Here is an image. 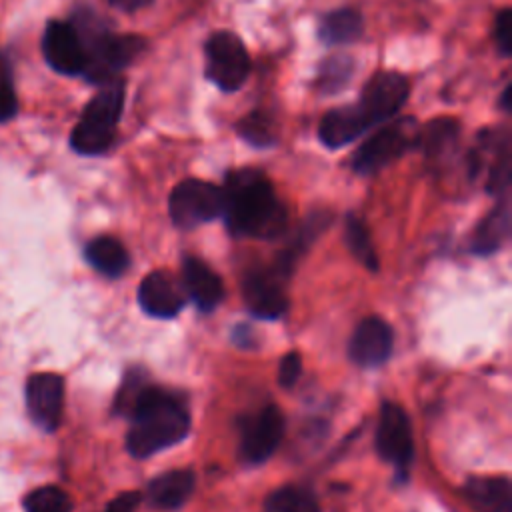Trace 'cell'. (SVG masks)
Here are the masks:
<instances>
[{
  "label": "cell",
  "instance_id": "4dcf8cb0",
  "mask_svg": "<svg viewBox=\"0 0 512 512\" xmlns=\"http://www.w3.org/2000/svg\"><path fill=\"white\" fill-rule=\"evenodd\" d=\"M494 44L502 56L512 54V10L502 8L494 18Z\"/></svg>",
  "mask_w": 512,
  "mask_h": 512
},
{
  "label": "cell",
  "instance_id": "44dd1931",
  "mask_svg": "<svg viewBox=\"0 0 512 512\" xmlns=\"http://www.w3.org/2000/svg\"><path fill=\"white\" fill-rule=\"evenodd\" d=\"M194 482L192 470H168L148 484L146 500L154 508L176 510L190 498Z\"/></svg>",
  "mask_w": 512,
  "mask_h": 512
},
{
  "label": "cell",
  "instance_id": "f546056e",
  "mask_svg": "<svg viewBox=\"0 0 512 512\" xmlns=\"http://www.w3.org/2000/svg\"><path fill=\"white\" fill-rule=\"evenodd\" d=\"M16 110H18V100L10 80V66L6 58L0 54V122H8L10 118H14Z\"/></svg>",
  "mask_w": 512,
  "mask_h": 512
},
{
  "label": "cell",
  "instance_id": "30bf717a",
  "mask_svg": "<svg viewBox=\"0 0 512 512\" xmlns=\"http://www.w3.org/2000/svg\"><path fill=\"white\" fill-rule=\"evenodd\" d=\"M284 436V416L276 406H264L240 424V456L248 464L268 460Z\"/></svg>",
  "mask_w": 512,
  "mask_h": 512
},
{
  "label": "cell",
  "instance_id": "484cf974",
  "mask_svg": "<svg viewBox=\"0 0 512 512\" xmlns=\"http://www.w3.org/2000/svg\"><path fill=\"white\" fill-rule=\"evenodd\" d=\"M354 72V60L348 54H330L318 66V90L322 94H334L342 90Z\"/></svg>",
  "mask_w": 512,
  "mask_h": 512
},
{
  "label": "cell",
  "instance_id": "4fadbf2b",
  "mask_svg": "<svg viewBox=\"0 0 512 512\" xmlns=\"http://www.w3.org/2000/svg\"><path fill=\"white\" fill-rule=\"evenodd\" d=\"M42 54L52 70L64 76H82L86 54L72 22L50 20L42 36Z\"/></svg>",
  "mask_w": 512,
  "mask_h": 512
},
{
  "label": "cell",
  "instance_id": "6da1fadb",
  "mask_svg": "<svg viewBox=\"0 0 512 512\" xmlns=\"http://www.w3.org/2000/svg\"><path fill=\"white\" fill-rule=\"evenodd\" d=\"M224 220L232 234L274 238L286 230L288 212L270 180L256 168L232 170L224 178Z\"/></svg>",
  "mask_w": 512,
  "mask_h": 512
},
{
  "label": "cell",
  "instance_id": "52a82bcc",
  "mask_svg": "<svg viewBox=\"0 0 512 512\" xmlns=\"http://www.w3.org/2000/svg\"><path fill=\"white\" fill-rule=\"evenodd\" d=\"M168 212L172 222L182 228L190 230L200 224L212 222L222 216L224 212V192L220 186L198 180L186 178L174 186L168 198Z\"/></svg>",
  "mask_w": 512,
  "mask_h": 512
},
{
  "label": "cell",
  "instance_id": "5b68a950",
  "mask_svg": "<svg viewBox=\"0 0 512 512\" xmlns=\"http://www.w3.org/2000/svg\"><path fill=\"white\" fill-rule=\"evenodd\" d=\"M420 126L412 116H402L396 120L384 122L380 130L370 134L352 154V168L362 176L376 174L384 166L392 164L408 150H414L418 144Z\"/></svg>",
  "mask_w": 512,
  "mask_h": 512
},
{
  "label": "cell",
  "instance_id": "2e32d148",
  "mask_svg": "<svg viewBox=\"0 0 512 512\" xmlns=\"http://www.w3.org/2000/svg\"><path fill=\"white\" fill-rule=\"evenodd\" d=\"M392 328L378 316L364 318L348 344V356L352 362L364 368L380 366L388 360L392 352Z\"/></svg>",
  "mask_w": 512,
  "mask_h": 512
},
{
  "label": "cell",
  "instance_id": "5bb4252c",
  "mask_svg": "<svg viewBox=\"0 0 512 512\" xmlns=\"http://www.w3.org/2000/svg\"><path fill=\"white\" fill-rule=\"evenodd\" d=\"M28 414L44 430L58 428L64 408V380L54 372L32 374L26 382Z\"/></svg>",
  "mask_w": 512,
  "mask_h": 512
},
{
  "label": "cell",
  "instance_id": "83f0119b",
  "mask_svg": "<svg viewBox=\"0 0 512 512\" xmlns=\"http://www.w3.org/2000/svg\"><path fill=\"white\" fill-rule=\"evenodd\" d=\"M344 238H346V246L350 248V252L370 270L378 268V256L374 252L372 240H370V232L366 228V224L356 218L354 214L346 216V226H344Z\"/></svg>",
  "mask_w": 512,
  "mask_h": 512
},
{
  "label": "cell",
  "instance_id": "ac0fdd59",
  "mask_svg": "<svg viewBox=\"0 0 512 512\" xmlns=\"http://www.w3.org/2000/svg\"><path fill=\"white\" fill-rule=\"evenodd\" d=\"M368 128L366 120L358 112L356 104H344L328 110L320 124H318V138L320 142L330 148H344L346 144H352L358 136H362Z\"/></svg>",
  "mask_w": 512,
  "mask_h": 512
},
{
  "label": "cell",
  "instance_id": "603a6c76",
  "mask_svg": "<svg viewBox=\"0 0 512 512\" xmlns=\"http://www.w3.org/2000/svg\"><path fill=\"white\" fill-rule=\"evenodd\" d=\"M364 32V18L356 8H336L328 12L318 26V38L328 46L356 42Z\"/></svg>",
  "mask_w": 512,
  "mask_h": 512
},
{
  "label": "cell",
  "instance_id": "7402d4cb",
  "mask_svg": "<svg viewBox=\"0 0 512 512\" xmlns=\"http://www.w3.org/2000/svg\"><path fill=\"white\" fill-rule=\"evenodd\" d=\"M510 232V202L508 194L500 196L498 204L482 218L474 236H472V252L490 254L502 246Z\"/></svg>",
  "mask_w": 512,
  "mask_h": 512
},
{
  "label": "cell",
  "instance_id": "9a60e30c",
  "mask_svg": "<svg viewBox=\"0 0 512 512\" xmlns=\"http://www.w3.org/2000/svg\"><path fill=\"white\" fill-rule=\"evenodd\" d=\"M140 308L154 318H172L186 304V290L168 270H154L138 286Z\"/></svg>",
  "mask_w": 512,
  "mask_h": 512
},
{
  "label": "cell",
  "instance_id": "4316f807",
  "mask_svg": "<svg viewBox=\"0 0 512 512\" xmlns=\"http://www.w3.org/2000/svg\"><path fill=\"white\" fill-rule=\"evenodd\" d=\"M236 132L242 140L256 148H268L276 142V126L274 118L264 110H252L238 124Z\"/></svg>",
  "mask_w": 512,
  "mask_h": 512
},
{
  "label": "cell",
  "instance_id": "7a4b0ae2",
  "mask_svg": "<svg viewBox=\"0 0 512 512\" xmlns=\"http://www.w3.org/2000/svg\"><path fill=\"white\" fill-rule=\"evenodd\" d=\"M132 426L126 434V448L134 458H148L178 444L190 432L188 410L176 396L146 384L128 416Z\"/></svg>",
  "mask_w": 512,
  "mask_h": 512
},
{
  "label": "cell",
  "instance_id": "cb8c5ba5",
  "mask_svg": "<svg viewBox=\"0 0 512 512\" xmlns=\"http://www.w3.org/2000/svg\"><path fill=\"white\" fill-rule=\"evenodd\" d=\"M88 264L108 278H118L126 272L130 256L120 240L112 236H98L84 248Z\"/></svg>",
  "mask_w": 512,
  "mask_h": 512
},
{
  "label": "cell",
  "instance_id": "d4e9b609",
  "mask_svg": "<svg viewBox=\"0 0 512 512\" xmlns=\"http://www.w3.org/2000/svg\"><path fill=\"white\" fill-rule=\"evenodd\" d=\"M264 512H320V504L308 488L282 486L268 494Z\"/></svg>",
  "mask_w": 512,
  "mask_h": 512
},
{
  "label": "cell",
  "instance_id": "d6986e66",
  "mask_svg": "<svg viewBox=\"0 0 512 512\" xmlns=\"http://www.w3.org/2000/svg\"><path fill=\"white\" fill-rule=\"evenodd\" d=\"M462 494L476 512H512V484L506 476H470Z\"/></svg>",
  "mask_w": 512,
  "mask_h": 512
},
{
  "label": "cell",
  "instance_id": "836d02e7",
  "mask_svg": "<svg viewBox=\"0 0 512 512\" xmlns=\"http://www.w3.org/2000/svg\"><path fill=\"white\" fill-rule=\"evenodd\" d=\"M108 2L122 12H136L150 6L154 0H108Z\"/></svg>",
  "mask_w": 512,
  "mask_h": 512
},
{
  "label": "cell",
  "instance_id": "f1b7e54d",
  "mask_svg": "<svg viewBox=\"0 0 512 512\" xmlns=\"http://www.w3.org/2000/svg\"><path fill=\"white\" fill-rule=\"evenodd\" d=\"M26 512H72L70 496L58 486H42L26 494Z\"/></svg>",
  "mask_w": 512,
  "mask_h": 512
},
{
  "label": "cell",
  "instance_id": "1f68e13d",
  "mask_svg": "<svg viewBox=\"0 0 512 512\" xmlns=\"http://www.w3.org/2000/svg\"><path fill=\"white\" fill-rule=\"evenodd\" d=\"M302 374V358L298 352H288L282 362H280V370H278V380L284 388H290L296 384V380Z\"/></svg>",
  "mask_w": 512,
  "mask_h": 512
},
{
  "label": "cell",
  "instance_id": "d6a6232c",
  "mask_svg": "<svg viewBox=\"0 0 512 512\" xmlns=\"http://www.w3.org/2000/svg\"><path fill=\"white\" fill-rule=\"evenodd\" d=\"M142 500L140 492H122L118 494L104 512H134Z\"/></svg>",
  "mask_w": 512,
  "mask_h": 512
},
{
  "label": "cell",
  "instance_id": "ba28073f",
  "mask_svg": "<svg viewBox=\"0 0 512 512\" xmlns=\"http://www.w3.org/2000/svg\"><path fill=\"white\" fill-rule=\"evenodd\" d=\"M510 130L506 126L486 128L478 132L476 146L468 154L472 176L486 170V190L496 196H506L510 188Z\"/></svg>",
  "mask_w": 512,
  "mask_h": 512
},
{
  "label": "cell",
  "instance_id": "9c48e42d",
  "mask_svg": "<svg viewBox=\"0 0 512 512\" xmlns=\"http://www.w3.org/2000/svg\"><path fill=\"white\" fill-rule=\"evenodd\" d=\"M408 94L410 84L404 74L394 70H380L362 88L356 108L366 120L368 128H374L392 120L406 104Z\"/></svg>",
  "mask_w": 512,
  "mask_h": 512
},
{
  "label": "cell",
  "instance_id": "8992f818",
  "mask_svg": "<svg viewBox=\"0 0 512 512\" xmlns=\"http://www.w3.org/2000/svg\"><path fill=\"white\" fill-rule=\"evenodd\" d=\"M204 76L222 92H236L250 74L244 42L230 30H216L204 44Z\"/></svg>",
  "mask_w": 512,
  "mask_h": 512
},
{
  "label": "cell",
  "instance_id": "3957f363",
  "mask_svg": "<svg viewBox=\"0 0 512 512\" xmlns=\"http://www.w3.org/2000/svg\"><path fill=\"white\" fill-rule=\"evenodd\" d=\"M74 28L80 34L86 66L82 76L88 82L104 84L118 78V72L130 66L144 50V38L136 34H116L94 18V14L80 16Z\"/></svg>",
  "mask_w": 512,
  "mask_h": 512
},
{
  "label": "cell",
  "instance_id": "e575fe53",
  "mask_svg": "<svg viewBox=\"0 0 512 512\" xmlns=\"http://www.w3.org/2000/svg\"><path fill=\"white\" fill-rule=\"evenodd\" d=\"M512 94V84H506L504 86V90H502V94H500V108L504 110V112H510L512 110V106H510V96Z\"/></svg>",
  "mask_w": 512,
  "mask_h": 512
},
{
  "label": "cell",
  "instance_id": "e0dca14e",
  "mask_svg": "<svg viewBox=\"0 0 512 512\" xmlns=\"http://www.w3.org/2000/svg\"><path fill=\"white\" fill-rule=\"evenodd\" d=\"M182 286L186 296H190L194 304L204 312L216 308L224 296L220 276L196 256H186L182 262Z\"/></svg>",
  "mask_w": 512,
  "mask_h": 512
},
{
  "label": "cell",
  "instance_id": "8fae6325",
  "mask_svg": "<svg viewBox=\"0 0 512 512\" xmlns=\"http://www.w3.org/2000/svg\"><path fill=\"white\" fill-rule=\"evenodd\" d=\"M376 450L382 460L406 470L414 458V436L410 420L402 406L386 402L380 408L376 428Z\"/></svg>",
  "mask_w": 512,
  "mask_h": 512
},
{
  "label": "cell",
  "instance_id": "ffe728a7",
  "mask_svg": "<svg viewBox=\"0 0 512 512\" xmlns=\"http://www.w3.org/2000/svg\"><path fill=\"white\" fill-rule=\"evenodd\" d=\"M460 142V124L454 118L440 116L430 120L426 126H420L418 132V144L432 164H442L454 156Z\"/></svg>",
  "mask_w": 512,
  "mask_h": 512
},
{
  "label": "cell",
  "instance_id": "7c38bea8",
  "mask_svg": "<svg viewBox=\"0 0 512 512\" xmlns=\"http://www.w3.org/2000/svg\"><path fill=\"white\" fill-rule=\"evenodd\" d=\"M284 278L274 266H252L246 270L242 280L244 302L250 312L264 320L280 318L288 308V298L284 290Z\"/></svg>",
  "mask_w": 512,
  "mask_h": 512
},
{
  "label": "cell",
  "instance_id": "277c9868",
  "mask_svg": "<svg viewBox=\"0 0 512 512\" xmlns=\"http://www.w3.org/2000/svg\"><path fill=\"white\" fill-rule=\"evenodd\" d=\"M126 84L122 78L100 84L98 92L84 106V112L70 134V146L82 156L104 154L116 134V124L124 108Z\"/></svg>",
  "mask_w": 512,
  "mask_h": 512
}]
</instances>
